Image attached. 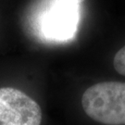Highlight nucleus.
I'll return each instance as SVG.
<instances>
[{"mask_svg":"<svg viewBox=\"0 0 125 125\" xmlns=\"http://www.w3.org/2000/svg\"><path fill=\"white\" fill-rule=\"evenodd\" d=\"M85 114L105 125H125V83L101 82L85 90L82 96Z\"/></svg>","mask_w":125,"mask_h":125,"instance_id":"1","label":"nucleus"},{"mask_svg":"<svg viewBox=\"0 0 125 125\" xmlns=\"http://www.w3.org/2000/svg\"><path fill=\"white\" fill-rule=\"evenodd\" d=\"M75 0H50L39 18L42 35L50 41H66L75 34L79 8Z\"/></svg>","mask_w":125,"mask_h":125,"instance_id":"2","label":"nucleus"},{"mask_svg":"<svg viewBox=\"0 0 125 125\" xmlns=\"http://www.w3.org/2000/svg\"><path fill=\"white\" fill-rule=\"evenodd\" d=\"M42 109L22 91L0 88V125H41Z\"/></svg>","mask_w":125,"mask_h":125,"instance_id":"3","label":"nucleus"},{"mask_svg":"<svg viewBox=\"0 0 125 125\" xmlns=\"http://www.w3.org/2000/svg\"><path fill=\"white\" fill-rule=\"evenodd\" d=\"M113 66L118 73L125 76V45L116 53L113 60Z\"/></svg>","mask_w":125,"mask_h":125,"instance_id":"4","label":"nucleus"},{"mask_svg":"<svg viewBox=\"0 0 125 125\" xmlns=\"http://www.w3.org/2000/svg\"><path fill=\"white\" fill-rule=\"evenodd\" d=\"M75 1H77L78 3H81V2H83V1H84V0H75Z\"/></svg>","mask_w":125,"mask_h":125,"instance_id":"5","label":"nucleus"}]
</instances>
